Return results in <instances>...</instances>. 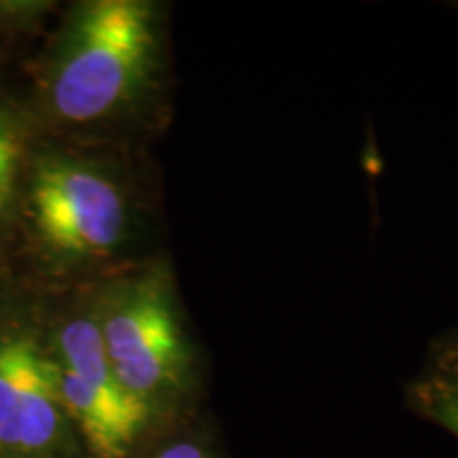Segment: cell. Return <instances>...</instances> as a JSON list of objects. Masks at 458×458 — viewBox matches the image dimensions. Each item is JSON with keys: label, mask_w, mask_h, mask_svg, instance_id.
I'll return each mask as SVG.
<instances>
[{"label": "cell", "mask_w": 458, "mask_h": 458, "mask_svg": "<svg viewBox=\"0 0 458 458\" xmlns=\"http://www.w3.org/2000/svg\"><path fill=\"white\" fill-rule=\"evenodd\" d=\"M60 369L30 337L0 342V445L49 452L64 437Z\"/></svg>", "instance_id": "cell-4"}, {"label": "cell", "mask_w": 458, "mask_h": 458, "mask_svg": "<svg viewBox=\"0 0 458 458\" xmlns=\"http://www.w3.org/2000/svg\"><path fill=\"white\" fill-rule=\"evenodd\" d=\"M193 414L187 416L185 425L172 431L142 458H227L223 442L208 420Z\"/></svg>", "instance_id": "cell-7"}, {"label": "cell", "mask_w": 458, "mask_h": 458, "mask_svg": "<svg viewBox=\"0 0 458 458\" xmlns=\"http://www.w3.org/2000/svg\"><path fill=\"white\" fill-rule=\"evenodd\" d=\"M20 151L21 145L15 125L4 114H0V210L7 206L11 191H13Z\"/></svg>", "instance_id": "cell-8"}, {"label": "cell", "mask_w": 458, "mask_h": 458, "mask_svg": "<svg viewBox=\"0 0 458 458\" xmlns=\"http://www.w3.org/2000/svg\"><path fill=\"white\" fill-rule=\"evenodd\" d=\"M30 208L38 236L68 261L111 259L128 242V191L89 159H45L32 181Z\"/></svg>", "instance_id": "cell-3"}, {"label": "cell", "mask_w": 458, "mask_h": 458, "mask_svg": "<svg viewBox=\"0 0 458 458\" xmlns=\"http://www.w3.org/2000/svg\"><path fill=\"white\" fill-rule=\"evenodd\" d=\"M164 71L162 9L148 0H89L72 11L47 77L60 122L100 128L139 113Z\"/></svg>", "instance_id": "cell-1"}, {"label": "cell", "mask_w": 458, "mask_h": 458, "mask_svg": "<svg viewBox=\"0 0 458 458\" xmlns=\"http://www.w3.org/2000/svg\"><path fill=\"white\" fill-rule=\"evenodd\" d=\"M60 369V397L91 458H131L159 420L156 410L122 385H91Z\"/></svg>", "instance_id": "cell-5"}, {"label": "cell", "mask_w": 458, "mask_h": 458, "mask_svg": "<svg viewBox=\"0 0 458 458\" xmlns=\"http://www.w3.org/2000/svg\"><path fill=\"white\" fill-rule=\"evenodd\" d=\"M403 403L414 416L458 439V327L428 344L420 368L403 388Z\"/></svg>", "instance_id": "cell-6"}, {"label": "cell", "mask_w": 458, "mask_h": 458, "mask_svg": "<svg viewBox=\"0 0 458 458\" xmlns=\"http://www.w3.org/2000/svg\"><path fill=\"white\" fill-rule=\"evenodd\" d=\"M117 382L162 416H189L199 391V363L164 267L128 278L96 312Z\"/></svg>", "instance_id": "cell-2"}]
</instances>
